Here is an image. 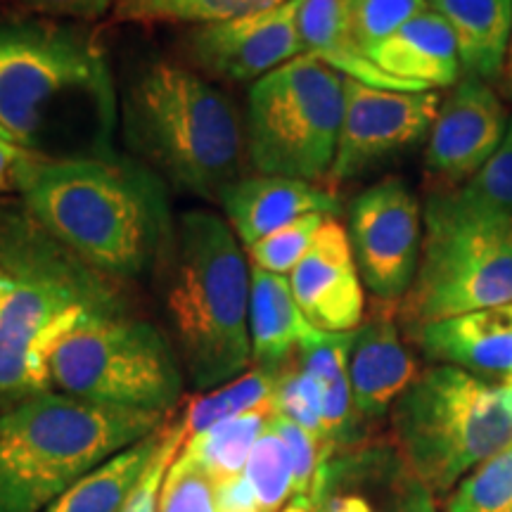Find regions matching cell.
<instances>
[{
  "mask_svg": "<svg viewBox=\"0 0 512 512\" xmlns=\"http://www.w3.org/2000/svg\"><path fill=\"white\" fill-rule=\"evenodd\" d=\"M117 86L105 50L79 24L0 22V126L43 159L112 155Z\"/></svg>",
  "mask_w": 512,
  "mask_h": 512,
  "instance_id": "1",
  "label": "cell"
},
{
  "mask_svg": "<svg viewBox=\"0 0 512 512\" xmlns=\"http://www.w3.org/2000/svg\"><path fill=\"white\" fill-rule=\"evenodd\" d=\"M19 192L43 228L102 273L140 278L169 254L166 183L136 157H34Z\"/></svg>",
  "mask_w": 512,
  "mask_h": 512,
  "instance_id": "2",
  "label": "cell"
},
{
  "mask_svg": "<svg viewBox=\"0 0 512 512\" xmlns=\"http://www.w3.org/2000/svg\"><path fill=\"white\" fill-rule=\"evenodd\" d=\"M121 128L133 157L178 190L221 202L245 176V119L214 81L174 60H152L128 79Z\"/></svg>",
  "mask_w": 512,
  "mask_h": 512,
  "instance_id": "3",
  "label": "cell"
},
{
  "mask_svg": "<svg viewBox=\"0 0 512 512\" xmlns=\"http://www.w3.org/2000/svg\"><path fill=\"white\" fill-rule=\"evenodd\" d=\"M171 342L197 392L238 380L252 366L249 259L226 216L188 209L176 216L164 259Z\"/></svg>",
  "mask_w": 512,
  "mask_h": 512,
  "instance_id": "4",
  "label": "cell"
},
{
  "mask_svg": "<svg viewBox=\"0 0 512 512\" xmlns=\"http://www.w3.org/2000/svg\"><path fill=\"white\" fill-rule=\"evenodd\" d=\"M166 422L133 411L41 392L0 413V512H46L95 467Z\"/></svg>",
  "mask_w": 512,
  "mask_h": 512,
  "instance_id": "5",
  "label": "cell"
},
{
  "mask_svg": "<svg viewBox=\"0 0 512 512\" xmlns=\"http://www.w3.org/2000/svg\"><path fill=\"white\" fill-rule=\"evenodd\" d=\"M392 437L408 470L444 496L512 441V377L441 363L422 370L392 406Z\"/></svg>",
  "mask_w": 512,
  "mask_h": 512,
  "instance_id": "6",
  "label": "cell"
},
{
  "mask_svg": "<svg viewBox=\"0 0 512 512\" xmlns=\"http://www.w3.org/2000/svg\"><path fill=\"white\" fill-rule=\"evenodd\" d=\"M420 266L401 320L408 337L422 325L512 304V216L467 209L451 190L425 202Z\"/></svg>",
  "mask_w": 512,
  "mask_h": 512,
  "instance_id": "7",
  "label": "cell"
},
{
  "mask_svg": "<svg viewBox=\"0 0 512 512\" xmlns=\"http://www.w3.org/2000/svg\"><path fill=\"white\" fill-rule=\"evenodd\" d=\"M50 387L76 399L169 413L183 399L185 373L174 342L147 320L110 306L86 313L48 356Z\"/></svg>",
  "mask_w": 512,
  "mask_h": 512,
  "instance_id": "8",
  "label": "cell"
},
{
  "mask_svg": "<svg viewBox=\"0 0 512 512\" xmlns=\"http://www.w3.org/2000/svg\"><path fill=\"white\" fill-rule=\"evenodd\" d=\"M344 117V76L311 55L285 62L247 91V157L256 174L330 181Z\"/></svg>",
  "mask_w": 512,
  "mask_h": 512,
  "instance_id": "9",
  "label": "cell"
},
{
  "mask_svg": "<svg viewBox=\"0 0 512 512\" xmlns=\"http://www.w3.org/2000/svg\"><path fill=\"white\" fill-rule=\"evenodd\" d=\"M110 306L91 290L57 273L19 268L17 283L0 304V413L50 392L48 356L79 320Z\"/></svg>",
  "mask_w": 512,
  "mask_h": 512,
  "instance_id": "10",
  "label": "cell"
},
{
  "mask_svg": "<svg viewBox=\"0 0 512 512\" xmlns=\"http://www.w3.org/2000/svg\"><path fill=\"white\" fill-rule=\"evenodd\" d=\"M425 221L403 178H384L356 195L349 211V242L363 285L380 302H401L420 266Z\"/></svg>",
  "mask_w": 512,
  "mask_h": 512,
  "instance_id": "11",
  "label": "cell"
},
{
  "mask_svg": "<svg viewBox=\"0 0 512 512\" xmlns=\"http://www.w3.org/2000/svg\"><path fill=\"white\" fill-rule=\"evenodd\" d=\"M441 107L432 91H384L344 76V117L330 181L368 174L427 140Z\"/></svg>",
  "mask_w": 512,
  "mask_h": 512,
  "instance_id": "12",
  "label": "cell"
},
{
  "mask_svg": "<svg viewBox=\"0 0 512 512\" xmlns=\"http://www.w3.org/2000/svg\"><path fill=\"white\" fill-rule=\"evenodd\" d=\"M302 0L219 24L192 27L185 36L188 67L223 83H256L302 55L297 15Z\"/></svg>",
  "mask_w": 512,
  "mask_h": 512,
  "instance_id": "13",
  "label": "cell"
},
{
  "mask_svg": "<svg viewBox=\"0 0 512 512\" xmlns=\"http://www.w3.org/2000/svg\"><path fill=\"white\" fill-rule=\"evenodd\" d=\"M508 124V110L496 88L472 76L460 79L441 100L422 155L432 192L456 190L470 181L494 157Z\"/></svg>",
  "mask_w": 512,
  "mask_h": 512,
  "instance_id": "14",
  "label": "cell"
},
{
  "mask_svg": "<svg viewBox=\"0 0 512 512\" xmlns=\"http://www.w3.org/2000/svg\"><path fill=\"white\" fill-rule=\"evenodd\" d=\"M313 512H437L434 494L396 448L328 458L311 489Z\"/></svg>",
  "mask_w": 512,
  "mask_h": 512,
  "instance_id": "15",
  "label": "cell"
},
{
  "mask_svg": "<svg viewBox=\"0 0 512 512\" xmlns=\"http://www.w3.org/2000/svg\"><path fill=\"white\" fill-rule=\"evenodd\" d=\"M294 299L320 332H354L366 318V294L349 233L328 219L297 268L287 275Z\"/></svg>",
  "mask_w": 512,
  "mask_h": 512,
  "instance_id": "16",
  "label": "cell"
},
{
  "mask_svg": "<svg viewBox=\"0 0 512 512\" xmlns=\"http://www.w3.org/2000/svg\"><path fill=\"white\" fill-rule=\"evenodd\" d=\"M219 204L245 249L306 214L335 216L339 211L337 195L330 190L266 174L242 176L223 192Z\"/></svg>",
  "mask_w": 512,
  "mask_h": 512,
  "instance_id": "17",
  "label": "cell"
},
{
  "mask_svg": "<svg viewBox=\"0 0 512 512\" xmlns=\"http://www.w3.org/2000/svg\"><path fill=\"white\" fill-rule=\"evenodd\" d=\"M411 339L430 361L491 380L512 377V304L422 325Z\"/></svg>",
  "mask_w": 512,
  "mask_h": 512,
  "instance_id": "18",
  "label": "cell"
},
{
  "mask_svg": "<svg viewBox=\"0 0 512 512\" xmlns=\"http://www.w3.org/2000/svg\"><path fill=\"white\" fill-rule=\"evenodd\" d=\"M415 377V358L389 313H375L354 330L349 382L358 418L375 420L392 411L396 399L411 387Z\"/></svg>",
  "mask_w": 512,
  "mask_h": 512,
  "instance_id": "19",
  "label": "cell"
},
{
  "mask_svg": "<svg viewBox=\"0 0 512 512\" xmlns=\"http://www.w3.org/2000/svg\"><path fill=\"white\" fill-rule=\"evenodd\" d=\"M370 60L382 72L401 81L418 83L422 88L456 86L463 76V62L453 29L432 8L384 38L370 53Z\"/></svg>",
  "mask_w": 512,
  "mask_h": 512,
  "instance_id": "20",
  "label": "cell"
},
{
  "mask_svg": "<svg viewBox=\"0 0 512 512\" xmlns=\"http://www.w3.org/2000/svg\"><path fill=\"white\" fill-rule=\"evenodd\" d=\"M302 55H311L325 62L347 79L384 91H427L418 83H408L382 72L363 53L351 34L349 0H302L297 15Z\"/></svg>",
  "mask_w": 512,
  "mask_h": 512,
  "instance_id": "21",
  "label": "cell"
},
{
  "mask_svg": "<svg viewBox=\"0 0 512 512\" xmlns=\"http://www.w3.org/2000/svg\"><path fill=\"white\" fill-rule=\"evenodd\" d=\"M252 266V264H249ZM249 342L254 366L278 370L287 366L316 328L294 299L287 275L249 268Z\"/></svg>",
  "mask_w": 512,
  "mask_h": 512,
  "instance_id": "22",
  "label": "cell"
},
{
  "mask_svg": "<svg viewBox=\"0 0 512 512\" xmlns=\"http://www.w3.org/2000/svg\"><path fill=\"white\" fill-rule=\"evenodd\" d=\"M456 36L463 72L496 81L512 34V0H427Z\"/></svg>",
  "mask_w": 512,
  "mask_h": 512,
  "instance_id": "23",
  "label": "cell"
},
{
  "mask_svg": "<svg viewBox=\"0 0 512 512\" xmlns=\"http://www.w3.org/2000/svg\"><path fill=\"white\" fill-rule=\"evenodd\" d=\"M354 332H320L304 339L297 351L299 366L323 389V444L330 453L354 439L356 408L349 382V349Z\"/></svg>",
  "mask_w": 512,
  "mask_h": 512,
  "instance_id": "24",
  "label": "cell"
},
{
  "mask_svg": "<svg viewBox=\"0 0 512 512\" xmlns=\"http://www.w3.org/2000/svg\"><path fill=\"white\" fill-rule=\"evenodd\" d=\"M166 425V422H164ZM164 425L81 477L46 512H121L164 439Z\"/></svg>",
  "mask_w": 512,
  "mask_h": 512,
  "instance_id": "25",
  "label": "cell"
},
{
  "mask_svg": "<svg viewBox=\"0 0 512 512\" xmlns=\"http://www.w3.org/2000/svg\"><path fill=\"white\" fill-rule=\"evenodd\" d=\"M278 370L254 366L245 375H240L238 380L221 384V387L211 389V392H202L200 396H195L185 406V413L181 418L188 439L221 425V422L238 418V415L252 413L256 408H273Z\"/></svg>",
  "mask_w": 512,
  "mask_h": 512,
  "instance_id": "26",
  "label": "cell"
},
{
  "mask_svg": "<svg viewBox=\"0 0 512 512\" xmlns=\"http://www.w3.org/2000/svg\"><path fill=\"white\" fill-rule=\"evenodd\" d=\"M271 413H275L273 408H256L252 413L221 422L207 432L185 439L183 451L204 467L214 484L242 475Z\"/></svg>",
  "mask_w": 512,
  "mask_h": 512,
  "instance_id": "27",
  "label": "cell"
},
{
  "mask_svg": "<svg viewBox=\"0 0 512 512\" xmlns=\"http://www.w3.org/2000/svg\"><path fill=\"white\" fill-rule=\"evenodd\" d=\"M287 0H117L112 22L117 24H219L252 12L271 10Z\"/></svg>",
  "mask_w": 512,
  "mask_h": 512,
  "instance_id": "28",
  "label": "cell"
},
{
  "mask_svg": "<svg viewBox=\"0 0 512 512\" xmlns=\"http://www.w3.org/2000/svg\"><path fill=\"white\" fill-rule=\"evenodd\" d=\"M271 415L245 467V477L252 484L261 512H280L294 496L292 453L278 427L273 425Z\"/></svg>",
  "mask_w": 512,
  "mask_h": 512,
  "instance_id": "29",
  "label": "cell"
},
{
  "mask_svg": "<svg viewBox=\"0 0 512 512\" xmlns=\"http://www.w3.org/2000/svg\"><path fill=\"white\" fill-rule=\"evenodd\" d=\"M446 512H512V441L460 479Z\"/></svg>",
  "mask_w": 512,
  "mask_h": 512,
  "instance_id": "30",
  "label": "cell"
},
{
  "mask_svg": "<svg viewBox=\"0 0 512 512\" xmlns=\"http://www.w3.org/2000/svg\"><path fill=\"white\" fill-rule=\"evenodd\" d=\"M328 219H335V216L306 214L302 219L278 228L275 233L266 235L264 240L254 242L252 247L245 249L249 264L264 268L268 273L290 275L299 261L304 259L306 252H309L318 230L323 228V223Z\"/></svg>",
  "mask_w": 512,
  "mask_h": 512,
  "instance_id": "31",
  "label": "cell"
},
{
  "mask_svg": "<svg viewBox=\"0 0 512 512\" xmlns=\"http://www.w3.org/2000/svg\"><path fill=\"white\" fill-rule=\"evenodd\" d=\"M451 192L467 209L512 216V119L494 157L470 181Z\"/></svg>",
  "mask_w": 512,
  "mask_h": 512,
  "instance_id": "32",
  "label": "cell"
},
{
  "mask_svg": "<svg viewBox=\"0 0 512 512\" xmlns=\"http://www.w3.org/2000/svg\"><path fill=\"white\" fill-rule=\"evenodd\" d=\"M273 408L323 441V389L309 370L299 366L297 358L278 370Z\"/></svg>",
  "mask_w": 512,
  "mask_h": 512,
  "instance_id": "33",
  "label": "cell"
},
{
  "mask_svg": "<svg viewBox=\"0 0 512 512\" xmlns=\"http://www.w3.org/2000/svg\"><path fill=\"white\" fill-rule=\"evenodd\" d=\"M425 10H430L427 0H349L351 34L370 57L384 38Z\"/></svg>",
  "mask_w": 512,
  "mask_h": 512,
  "instance_id": "34",
  "label": "cell"
},
{
  "mask_svg": "<svg viewBox=\"0 0 512 512\" xmlns=\"http://www.w3.org/2000/svg\"><path fill=\"white\" fill-rule=\"evenodd\" d=\"M216 484L195 458L178 453L166 472L159 512H216Z\"/></svg>",
  "mask_w": 512,
  "mask_h": 512,
  "instance_id": "35",
  "label": "cell"
},
{
  "mask_svg": "<svg viewBox=\"0 0 512 512\" xmlns=\"http://www.w3.org/2000/svg\"><path fill=\"white\" fill-rule=\"evenodd\" d=\"M185 439H188V434H185L183 420L164 425L162 444H159L155 458L150 460V465H147V470L140 477L133 494L128 496L121 512H159V496H162L166 472H169L171 463L181 453Z\"/></svg>",
  "mask_w": 512,
  "mask_h": 512,
  "instance_id": "36",
  "label": "cell"
},
{
  "mask_svg": "<svg viewBox=\"0 0 512 512\" xmlns=\"http://www.w3.org/2000/svg\"><path fill=\"white\" fill-rule=\"evenodd\" d=\"M22 8L41 12V15L76 19V22H91L114 10L117 0H10Z\"/></svg>",
  "mask_w": 512,
  "mask_h": 512,
  "instance_id": "37",
  "label": "cell"
},
{
  "mask_svg": "<svg viewBox=\"0 0 512 512\" xmlns=\"http://www.w3.org/2000/svg\"><path fill=\"white\" fill-rule=\"evenodd\" d=\"M216 512H261L249 479L242 475L216 482Z\"/></svg>",
  "mask_w": 512,
  "mask_h": 512,
  "instance_id": "38",
  "label": "cell"
},
{
  "mask_svg": "<svg viewBox=\"0 0 512 512\" xmlns=\"http://www.w3.org/2000/svg\"><path fill=\"white\" fill-rule=\"evenodd\" d=\"M34 157L38 155L0 138V192H10V190L19 192V183H22L24 169H27V164Z\"/></svg>",
  "mask_w": 512,
  "mask_h": 512,
  "instance_id": "39",
  "label": "cell"
},
{
  "mask_svg": "<svg viewBox=\"0 0 512 512\" xmlns=\"http://www.w3.org/2000/svg\"><path fill=\"white\" fill-rule=\"evenodd\" d=\"M496 81H498V93H501L505 100H512V34H510L508 50H505L501 74H498Z\"/></svg>",
  "mask_w": 512,
  "mask_h": 512,
  "instance_id": "40",
  "label": "cell"
},
{
  "mask_svg": "<svg viewBox=\"0 0 512 512\" xmlns=\"http://www.w3.org/2000/svg\"><path fill=\"white\" fill-rule=\"evenodd\" d=\"M17 273H19V268L0 266V304H3V299L8 297V292L12 290V287H15Z\"/></svg>",
  "mask_w": 512,
  "mask_h": 512,
  "instance_id": "41",
  "label": "cell"
},
{
  "mask_svg": "<svg viewBox=\"0 0 512 512\" xmlns=\"http://www.w3.org/2000/svg\"><path fill=\"white\" fill-rule=\"evenodd\" d=\"M280 512H313L311 496H292L290 503H287Z\"/></svg>",
  "mask_w": 512,
  "mask_h": 512,
  "instance_id": "42",
  "label": "cell"
},
{
  "mask_svg": "<svg viewBox=\"0 0 512 512\" xmlns=\"http://www.w3.org/2000/svg\"><path fill=\"white\" fill-rule=\"evenodd\" d=\"M0 138H3V140H8V143H12V140H10V136H8V133H5V131H3V126H0Z\"/></svg>",
  "mask_w": 512,
  "mask_h": 512,
  "instance_id": "43",
  "label": "cell"
}]
</instances>
